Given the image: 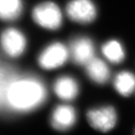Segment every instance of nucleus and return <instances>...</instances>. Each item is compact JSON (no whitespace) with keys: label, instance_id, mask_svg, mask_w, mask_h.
Returning <instances> with one entry per match:
<instances>
[{"label":"nucleus","instance_id":"0eeeda50","mask_svg":"<svg viewBox=\"0 0 135 135\" xmlns=\"http://www.w3.org/2000/svg\"><path fill=\"white\" fill-rule=\"evenodd\" d=\"M95 54L92 41L86 37H80L73 40L70 45L69 55L74 63L86 65Z\"/></svg>","mask_w":135,"mask_h":135},{"label":"nucleus","instance_id":"f257e3e1","mask_svg":"<svg viewBox=\"0 0 135 135\" xmlns=\"http://www.w3.org/2000/svg\"><path fill=\"white\" fill-rule=\"evenodd\" d=\"M46 96V89L39 80L16 77L5 89L2 98L15 110L29 111L43 104Z\"/></svg>","mask_w":135,"mask_h":135},{"label":"nucleus","instance_id":"6e6552de","mask_svg":"<svg viewBox=\"0 0 135 135\" xmlns=\"http://www.w3.org/2000/svg\"><path fill=\"white\" fill-rule=\"evenodd\" d=\"M76 118V111L72 107L59 105L54 109L52 113L51 125L56 130H68L74 125Z\"/></svg>","mask_w":135,"mask_h":135},{"label":"nucleus","instance_id":"ddd939ff","mask_svg":"<svg viewBox=\"0 0 135 135\" xmlns=\"http://www.w3.org/2000/svg\"><path fill=\"white\" fill-rule=\"evenodd\" d=\"M102 53L110 62L114 64L121 63L125 59V51L119 41L112 40L104 44Z\"/></svg>","mask_w":135,"mask_h":135},{"label":"nucleus","instance_id":"20e7f679","mask_svg":"<svg viewBox=\"0 0 135 135\" xmlns=\"http://www.w3.org/2000/svg\"><path fill=\"white\" fill-rule=\"evenodd\" d=\"M0 44L6 55L12 58H17L24 53L26 40L24 35L18 29L8 28L1 34Z\"/></svg>","mask_w":135,"mask_h":135},{"label":"nucleus","instance_id":"9d476101","mask_svg":"<svg viewBox=\"0 0 135 135\" xmlns=\"http://www.w3.org/2000/svg\"><path fill=\"white\" fill-rule=\"evenodd\" d=\"M86 71L89 77L96 83L104 84L110 78V70L107 64L100 59L94 57L86 65Z\"/></svg>","mask_w":135,"mask_h":135},{"label":"nucleus","instance_id":"1a4fd4ad","mask_svg":"<svg viewBox=\"0 0 135 135\" xmlns=\"http://www.w3.org/2000/svg\"><path fill=\"white\" fill-rule=\"evenodd\" d=\"M53 89L56 95L65 101L74 99L79 93L78 83L76 80L69 76L59 77L54 83Z\"/></svg>","mask_w":135,"mask_h":135},{"label":"nucleus","instance_id":"7ed1b4c3","mask_svg":"<svg viewBox=\"0 0 135 135\" xmlns=\"http://www.w3.org/2000/svg\"><path fill=\"white\" fill-rule=\"evenodd\" d=\"M69 52L62 43L55 42L50 44L39 55V66L44 70H53L61 67L68 59Z\"/></svg>","mask_w":135,"mask_h":135},{"label":"nucleus","instance_id":"423d86ee","mask_svg":"<svg viewBox=\"0 0 135 135\" xmlns=\"http://www.w3.org/2000/svg\"><path fill=\"white\" fill-rule=\"evenodd\" d=\"M86 116L92 128L103 132L113 129L117 120L116 110L110 106L92 109L88 111Z\"/></svg>","mask_w":135,"mask_h":135},{"label":"nucleus","instance_id":"9b49d317","mask_svg":"<svg viewBox=\"0 0 135 135\" xmlns=\"http://www.w3.org/2000/svg\"><path fill=\"white\" fill-rule=\"evenodd\" d=\"M22 11V0H0V20L3 21L18 19Z\"/></svg>","mask_w":135,"mask_h":135},{"label":"nucleus","instance_id":"f03ea898","mask_svg":"<svg viewBox=\"0 0 135 135\" xmlns=\"http://www.w3.org/2000/svg\"><path fill=\"white\" fill-rule=\"evenodd\" d=\"M32 17L37 24L49 30H57L62 24L61 10L53 2H44L32 10Z\"/></svg>","mask_w":135,"mask_h":135},{"label":"nucleus","instance_id":"39448f33","mask_svg":"<svg viewBox=\"0 0 135 135\" xmlns=\"http://www.w3.org/2000/svg\"><path fill=\"white\" fill-rule=\"evenodd\" d=\"M68 17L82 24L92 23L97 16L96 8L91 0H71L66 7Z\"/></svg>","mask_w":135,"mask_h":135},{"label":"nucleus","instance_id":"f8f14e48","mask_svg":"<svg viewBox=\"0 0 135 135\" xmlns=\"http://www.w3.org/2000/svg\"><path fill=\"white\" fill-rule=\"evenodd\" d=\"M114 87L121 95L128 97L132 94L135 89V77L129 71L118 74L114 80Z\"/></svg>","mask_w":135,"mask_h":135}]
</instances>
